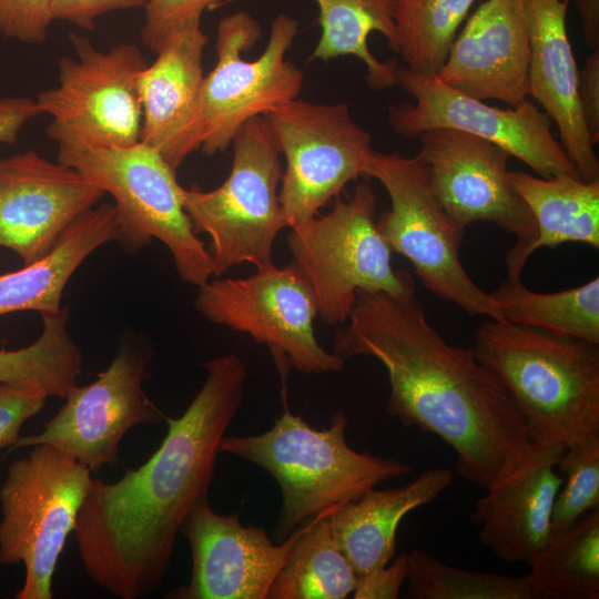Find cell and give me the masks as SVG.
<instances>
[{
	"label": "cell",
	"instance_id": "1",
	"mask_svg": "<svg viewBox=\"0 0 599 599\" xmlns=\"http://www.w3.org/2000/svg\"><path fill=\"white\" fill-rule=\"evenodd\" d=\"M205 379L185 412L165 417L160 447L138 468L93 479L73 535L89 578L120 599L156 591L182 524L209 496L220 443L242 400L246 366L235 354L203 363Z\"/></svg>",
	"mask_w": 599,
	"mask_h": 599
},
{
	"label": "cell",
	"instance_id": "2",
	"mask_svg": "<svg viewBox=\"0 0 599 599\" xmlns=\"http://www.w3.org/2000/svg\"><path fill=\"white\" fill-rule=\"evenodd\" d=\"M333 353L369 356L386 368V413L441 438L467 481L486 489L535 447L509 396L471 348L448 343L415 295L358 291Z\"/></svg>",
	"mask_w": 599,
	"mask_h": 599
},
{
	"label": "cell",
	"instance_id": "3",
	"mask_svg": "<svg viewBox=\"0 0 599 599\" xmlns=\"http://www.w3.org/2000/svg\"><path fill=\"white\" fill-rule=\"evenodd\" d=\"M476 358L500 383L534 444L567 448L599 434V345L488 318Z\"/></svg>",
	"mask_w": 599,
	"mask_h": 599
},
{
	"label": "cell",
	"instance_id": "4",
	"mask_svg": "<svg viewBox=\"0 0 599 599\" xmlns=\"http://www.w3.org/2000/svg\"><path fill=\"white\" fill-rule=\"evenodd\" d=\"M348 418L336 410L327 428L315 429L285 404L267 432L223 436L220 451L266 470L278 484L282 507L276 540L284 541L298 527L326 510L358 499L380 483L414 471L395 458H383L351 448Z\"/></svg>",
	"mask_w": 599,
	"mask_h": 599
},
{
	"label": "cell",
	"instance_id": "5",
	"mask_svg": "<svg viewBox=\"0 0 599 599\" xmlns=\"http://www.w3.org/2000/svg\"><path fill=\"white\" fill-rule=\"evenodd\" d=\"M58 161L111 194L116 242L134 251L158 238L169 248L182 281L200 286L212 278L207 246L184 210V187L155 149L141 141L129 146L61 145Z\"/></svg>",
	"mask_w": 599,
	"mask_h": 599
},
{
	"label": "cell",
	"instance_id": "6",
	"mask_svg": "<svg viewBox=\"0 0 599 599\" xmlns=\"http://www.w3.org/2000/svg\"><path fill=\"white\" fill-rule=\"evenodd\" d=\"M233 163L219 187L183 189V204L194 232L206 233L213 276L243 263H273L277 234L288 227L280 202V151L264 116L246 121L233 138Z\"/></svg>",
	"mask_w": 599,
	"mask_h": 599
},
{
	"label": "cell",
	"instance_id": "7",
	"mask_svg": "<svg viewBox=\"0 0 599 599\" xmlns=\"http://www.w3.org/2000/svg\"><path fill=\"white\" fill-rule=\"evenodd\" d=\"M376 203L373 187L359 182L325 215L290 227L292 262L312 290L317 315L331 326L348 319L358 291L415 295L413 275L393 268L376 225Z\"/></svg>",
	"mask_w": 599,
	"mask_h": 599
},
{
	"label": "cell",
	"instance_id": "8",
	"mask_svg": "<svg viewBox=\"0 0 599 599\" xmlns=\"http://www.w3.org/2000/svg\"><path fill=\"white\" fill-rule=\"evenodd\" d=\"M91 473L45 444L9 465L0 487V562L24 566L17 599L53 597V573L91 488Z\"/></svg>",
	"mask_w": 599,
	"mask_h": 599
},
{
	"label": "cell",
	"instance_id": "9",
	"mask_svg": "<svg viewBox=\"0 0 599 599\" xmlns=\"http://www.w3.org/2000/svg\"><path fill=\"white\" fill-rule=\"evenodd\" d=\"M298 33L297 21L281 13L272 21L264 52L242 58L261 37L258 22L247 12L224 17L217 26L214 69L204 75L195 122L197 150L223 152L248 120L264 116L298 97L303 72L286 53Z\"/></svg>",
	"mask_w": 599,
	"mask_h": 599
},
{
	"label": "cell",
	"instance_id": "10",
	"mask_svg": "<svg viewBox=\"0 0 599 599\" xmlns=\"http://www.w3.org/2000/svg\"><path fill=\"white\" fill-rule=\"evenodd\" d=\"M367 176L376 179L390 200L376 225L392 253L405 256L439 298L469 315L504 321L499 304L464 268L459 251L465 227L438 202L420 159L375 151Z\"/></svg>",
	"mask_w": 599,
	"mask_h": 599
},
{
	"label": "cell",
	"instance_id": "11",
	"mask_svg": "<svg viewBox=\"0 0 599 599\" xmlns=\"http://www.w3.org/2000/svg\"><path fill=\"white\" fill-rule=\"evenodd\" d=\"M197 288L196 311L265 345L284 382L291 367L317 375L344 369L345 361L315 336V298L292 261L284 267L256 268L247 277L210 278Z\"/></svg>",
	"mask_w": 599,
	"mask_h": 599
},
{
	"label": "cell",
	"instance_id": "12",
	"mask_svg": "<svg viewBox=\"0 0 599 599\" xmlns=\"http://www.w3.org/2000/svg\"><path fill=\"white\" fill-rule=\"evenodd\" d=\"M69 40L77 58L62 57L58 85L35 97L41 113L51 116L48 136L58 146H129L139 142V79L148 65L141 50L131 43L98 50L88 37L78 33H71Z\"/></svg>",
	"mask_w": 599,
	"mask_h": 599
},
{
	"label": "cell",
	"instance_id": "13",
	"mask_svg": "<svg viewBox=\"0 0 599 599\" xmlns=\"http://www.w3.org/2000/svg\"><path fill=\"white\" fill-rule=\"evenodd\" d=\"M286 161L280 202L288 227L305 223L359 176L375 152L347 103L291 100L264 115Z\"/></svg>",
	"mask_w": 599,
	"mask_h": 599
},
{
	"label": "cell",
	"instance_id": "14",
	"mask_svg": "<svg viewBox=\"0 0 599 599\" xmlns=\"http://www.w3.org/2000/svg\"><path fill=\"white\" fill-rule=\"evenodd\" d=\"M417 156L447 214L460 226L490 222L516 236L506 253L507 277L520 278L538 236L535 217L509 179L511 155L501 146L449 128L417 138Z\"/></svg>",
	"mask_w": 599,
	"mask_h": 599
},
{
	"label": "cell",
	"instance_id": "15",
	"mask_svg": "<svg viewBox=\"0 0 599 599\" xmlns=\"http://www.w3.org/2000/svg\"><path fill=\"white\" fill-rule=\"evenodd\" d=\"M396 85L414 99L388 105V123L397 134L417 139L428 130L456 129L501 146L539 176L580 177L555 138L549 116L529 99L509 109L493 106L450 88L437 74L399 65Z\"/></svg>",
	"mask_w": 599,
	"mask_h": 599
},
{
	"label": "cell",
	"instance_id": "16",
	"mask_svg": "<svg viewBox=\"0 0 599 599\" xmlns=\"http://www.w3.org/2000/svg\"><path fill=\"white\" fill-rule=\"evenodd\" d=\"M149 364L146 352L122 345L97 380L75 386L40 433L20 436L13 446L51 445L70 454L91 471L115 466L120 443L131 428L158 425L166 417L143 390Z\"/></svg>",
	"mask_w": 599,
	"mask_h": 599
},
{
	"label": "cell",
	"instance_id": "17",
	"mask_svg": "<svg viewBox=\"0 0 599 599\" xmlns=\"http://www.w3.org/2000/svg\"><path fill=\"white\" fill-rule=\"evenodd\" d=\"M274 544L266 530L244 526L238 512L221 515L201 498L185 517L180 532L192 554V575L170 599H267L272 582L303 530Z\"/></svg>",
	"mask_w": 599,
	"mask_h": 599
},
{
	"label": "cell",
	"instance_id": "18",
	"mask_svg": "<svg viewBox=\"0 0 599 599\" xmlns=\"http://www.w3.org/2000/svg\"><path fill=\"white\" fill-rule=\"evenodd\" d=\"M104 194L74 169L33 150L0 159V247L24 265L43 258Z\"/></svg>",
	"mask_w": 599,
	"mask_h": 599
},
{
	"label": "cell",
	"instance_id": "19",
	"mask_svg": "<svg viewBox=\"0 0 599 599\" xmlns=\"http://www.w3.org/2000/svg\"><path fill=\"white\" fill-rule=\"evenodd\" d=\"M530 40L524 0H484L456 35L437 72L478 100L516 106L529 97Z\"/></svg>",
	"mask_w": 599,
	"mask_h": 599
},
{
	"label": "cell",
	"instance_id": "20",
	"mask_svg": "<svg viewBox=\"0 0 599 599\" xmlns=\"http://www.w3.org/2000/svg\"><path fill=\"white\" fill-rule=\"evenodd\" d=\"M206 43L201 19L186 20L165 34L155 61L140 74L139 141L155 149L174 170L197 150L195 122Z\"/></svg>",
	"mask_w": 599,
	"mask_h": 599
},
{
	"label": "cell",
	"instance_id": "21",
	"mask_svg": "<svg viewBox=\"0 0 599 599\" xmlns=\"http://www.w3.org/2000/svg\"><path fill=\"white\" fill-rule=\"evenodd\" d=\"M564 449L535 444L521 465L486 488L475 504L470 521L496 558L528 564L551 540V511L564 483L556 465Z\"/></svg>",
	"mask_w": 599,
	"mask_h": 599
},
{
	"label": "cell",
	"instance_id": "22",
	"mask_svg": "<svg viewBox=\"0 0 599 599\" xmlns=\"http://www.w3.org/2000/svg\"><path fill=\"white\" fill-rule=\"evenodd\" d=\"M524 1L530 40L529 95L557 125L560 144L580 179L599 180V161L579 104V70L567 33L570 0Z\"/></svg>",
	"mask_w": 599,
	"mask_h": 599
},
{
	"label": "cell",
	"instance_id": "23",
	"mask_svg": "<svg viewBox=\"0 0 599 599\" xmlns=\"http://www.w3.org/2000/svg\"><path fill=\"white\" fill-rule=\"evenodd\" d=\"M453 478L449 468H430L404 486L372 488L329 515L335 542L357 577L388 565L402 519L437 498Z\"/></svg>",
	"mask_w": 599,
	"mask_h": 599
},
{
	"label": "cell",
	"instance_id": "24",
	"mask_svg": "<svg viewBox=\"0 0 599 599\" xmlns=\"http://www.w3.org/2000/svg\"><path fill=\"white\" fill-rule=\"evenodd\" d=\"M118 237L114 204L93 206L72 223L43 258L0 274V315L21 311H34L41 316L58 313L74 272L91 253Z\"/></svg>",
	"mask_w": 599,
	"mask_h": 599
},
{
	"label": "cell",
	"instance_id": "25",
	"mask_svg": "<svg viewBox=\"0 0 599 599\" xmlns=\"http://www.w3.org/2000/svg\"><path fill=\"white\" fill-rule=\"evenodd\" d=\"M509 179L537 223L534 252L567 242L599 247V180L542 177L524 171H509Z\"/></svg>",
	"mask_w": 599,
	"mask_h": 599
},
{
	"label": "cell",
	"instance_id": "26",
	"mask_svg": "<svg viewBox=\"0 0 599 599\" xmlns=\"http://www.w3.org/2000/svg\"><path fill=\"white\" fill-rule=\"evenodd\" d=\"M318 8L321 38L311 60L328 61L354 55L367 70V82L373 89L396 85L397 64L394 60L379 61L370 52L367 40L380 33L392 50L398 51L394 20L395 0H313Z\"/></svg>",
	"mask_w": 599,
	"mask_h": 599
},
{
	"label": "cell",
	"instance_id": "27",
	"mask_svg": "<svg viewBox=\"0 0 599 599\" xmlns=\"http://www.w3.org/2000/svg\"><path fill=\"white\" fill-rule=\"evenodd\" d=\"M326 510L304 524L267 599H344L353 593L357 575L338 549Z\"/></svg>",
	"mask_w": 599,
	"mask_h": 599
},
{
	"label": "cell",
	"instance_id": "28",
	"mask_svg": "<svg viewBox=\"0 0 599 599\" xmlns=\"http://www.w3.org/2000/svg\"><path fill=\"white\" fill-rule=\"evenodd\" d=\"M490 295L509 323L599 345V278L555 293H537L506 277Z\"/></svg>",
	"mask_w": 599,
	"mask_h": 599
},
{
	"label": "cell",
	"instance_id": "29",
	"mask_svg": "<svg viewBox=\"0 0 599 599\" xmlns=\"http://www.w3.org/2000/svg\"><path fill=\"white\" fill-rule=\"evenodd\" d=\"M527 565L537 599H598L599 508L552 536Z\"/></svg>",
	"mask_w": 599,
	"mask_h": 599
},
{
	"label": "cell",
	"instance_id": "30",
	"mask_svg": "<svg viewBox=\"0 0 599 599\" xmlns=\"http://www.w3.org/2000/svg\"><path fill=\"white\" fill-rule=\"evenodd\" d=\"M43 331L31 345L0 349V383H30L65 398L78 386L82 353L68 329L69 311L43 315Z\"/></svg>",
	"mask_w": 599,
	"mask_h": 599
},
{
	"label": "cell",
	"instance_id": "31",
	"mask_svg": "<svg viewBox=\"0 0 599 599\" xmlns=\"http://www.w3.org/2000/svg\"><path fill=\"white\" fill-rule=\"evenodd\" d=\"M476 0H395L398 51L412 71L437 74Z\"/></svg>",
	"mask_w": 599,
	"mask_h": 599
},
{
	"label": "cell",
	"instance_id": "32",
	"mask_svg": "<svg viewBox=\"0 0 599 599\" xmlns=\"http://www.w3.org/2000/svg\"><path fill=\"white\" fill-rule=\"evenodd\" d=\"M407 555L410 599H537L529 573L506 576L460 569L422 549Z\"/></svg>",
	"mask_w": 599,
	"mask_h": 599
},
{
	"label": "cell",
	"instance_id": "33",
	"mask_svg": "<svg viewBox=\"0 0 599 599\" xmlns=\"http://www.w3.org/2000/svg\"><path fill=\"white\" fill-rule=\"evenodd\" d=\"M556 468L566 477L551 511L552 536L599 508V434L586 436L565 448Z\"/></svg>",
	"mask_w": 599,
	"mask_h": 599
},
{
	"label": "cell",
	"instance_id": "34",
	"mask_svg": "<svg viewBox=\"0 0 599 599\" xmlns=\"http://www.w3.org/2000/svg\"><path fill=\"white\" fill-rule=\"evenodd\" d=\"M53 20V0H0V33L8 39L40 44Z\"/></svg>",
	"mask_w": 599,
	"mask_h": 599
},
{
	"label": "cell",
	"instance_id": "35",
	"mask_svg": "<svg viewBox=\"0 0 599 599\" xmlns=\"http://www.w3.org/2000/svg\"><path fill=\"white\" fill-rule=\"evenodd\" d=\"M48 397L35 384L0 383V448L17 443L22 425L43 408Z\"/></svg>",
	"mask_w": 599,
	"mask_h": 599
},
{
	"label": "cell",
	"instance_id": "36",
	"mask_svg": "<svg viewBox=\"0 0 599 599\" xmlns=\"http://www.w3.org/2000/svg\"><path fill=\"white\" fill-rule=\"evenodd\" d=\"M223 0H149L142 27V42L155 52L165 34L177 24L202 17Z\"/></svg>",
	"mask_w": 599,
	"mask_h": 599
},
{
	"label": "cell",
	"instance_id": "37",
	"mask_svg": "<svg viewBox=\"0 0 599 599\" xmlns=\"http://www.w3.org/2000/svg\"><path fill=\"white\" fill-rule=\"evenodd\" d=\"M149 0H53V18L83 30H94L97 19L108 12L142 7Z\"/></svg>",
	"mask_w": 599,
	"mask_h": 599
},
{
	"label": "cell",
	"instance_id": "38",
	"mask_svg": "<svg viewBox=\"0 0 599 599\" xmlns=\"http://www.w3.org/2000/svg\"><path fill=\"white\" fill-rule=\"evenodd\" d=\"M407 555L402 552L389 566L374 569L357 577L353 591L355 599H396L407 579Z\"/></svg>",
	"mask_w": 599,
	"mask_h": 599
},
{
	"label": "cell",
	"instance_id": "39",
	"mask_svg": "<svg viewBox=\"0 0 599 599\" xmlns=\"http://www.w3.org/2000/svg\"><path fill=\"white\" fill-rule=\"evenodd\" d=\"M578 98L591 143L599 142V49H595L579 71Z\"/></svg>",
	"mask_w": 599,
	"mask_h": 599
},
{
	"label": "cell",
	"instance_id": "40",
	"mask_svg": "<svg viewBox=\"0 0 599 599\" xmlns=\"http://www.w3.org/2000/svg\"><path fill=\"white\" fill-rule=\"evenodd\" d=\"M42 114L35 100L26 97L0 98V143L13 144L23 126Z\"/></svg>",
	"mask_w": 599,
	"mask_h": 599
},
{
	"label": "cell",
	"instance_id": "41",
	"mask_svg": "<svg viewBox=\"0 0 599 599\" xmlns=\"http://www.w3.org/2000/svg\"><path fill=\"white\" fill-rule=\"evenodd\" d=\"M582 21L587 45L599 49V0H572Z\"/></svg>",
	"mask_w": 599,
	"mask_h": 599
}]
</instances>
